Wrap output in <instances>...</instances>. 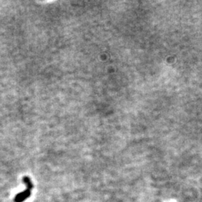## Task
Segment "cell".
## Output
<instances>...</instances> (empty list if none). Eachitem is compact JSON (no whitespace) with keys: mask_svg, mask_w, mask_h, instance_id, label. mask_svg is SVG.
Here are the masks:
<instances>
[{"mask_svg":"<svg viewBox=\"0 0 202 202\" xmlns=\"http://www.w3.org/2000/svg\"><path fill=\"white\" fill-rule=\"evenodd\" d=\"M30 194H31L30 190H28V191H26V192H24V193L19 194V195H17V196H16L15 201L16 202H22L23 201H24V200H25L26 198L27 197L30 195Z\"/></svg>","mask_w":202,"mask_h":202,"instance_id":"cell-1","label":"cell"}]
</instances>
